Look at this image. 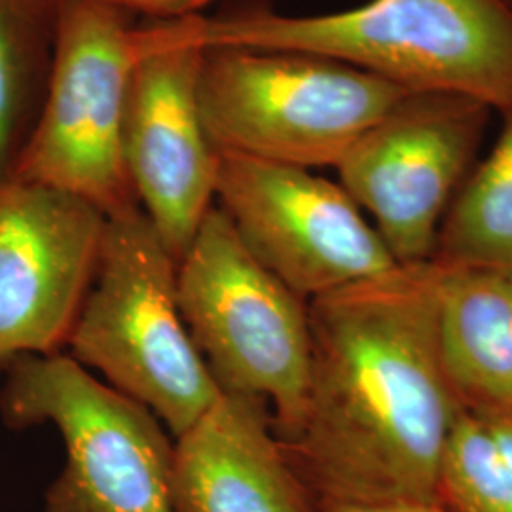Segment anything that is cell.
<instances>
[{
    "instance_id": "1",
    "label": "cell",
    "mask_w": 512,
    "mask_h": 512,
    "mask_svg": "<svg viewBox=\"0 0 512 512\" xmlns=\"http://www.w3.org/2000/svg\"><path fill=\"white\" fill-rule=\"evenodd\" d=\"M444 266L401 264L308 302L302 418L279 439L321 509L439 501L461 406L437 342Z\"/></svg>"
},
{
    "instance_id": "2",
    "label": "cell",
    "mask_w": 512,
    "mask_h": 512,
    "mask_svg": "<svg viewBox=\"0 0 512 512\" xmlns=\"http://www.w3.org/2000/svg\"><path fill=\"white\" fill-rule=\"evenodd\" d=\"M205 48L239 46L323 55L406 92L473 97L512 109V6L507 0H366L315 16L243 10L198 16Z\"/></svg>"
},
{
    "instance_id": "3",
    "label": "cell",
    "mask_w": 512,
    "mask_h": 512,
    "mask_svg": "<svg viewBox=\"0 0 512 512\" xmlns=\"http://www.w3.org/2000/svg\"><path fill=\"white\" fill-rule=\"evenodd\" d=\"M177 277L179 260L141 209L107 220L92 287L65 348L147 406L173 439L220 395L184 325Z\"/></svg>"
},
{
    "instance_id": "4",
    "label": "cell",
    "mask_w": 512,
    "mask_h": 512,
    "mask_svg": "<svg viewBox=\"0 0 512 512\" xmlns=\"http://www.w3.org/2000/svg\"><path fill=\"white\" fill-rule=\"evenodd\" d=\"M404 93L348 63L291 50L205 48L200 74L213 147L306 169L340 164Z\"/></svg>"
},
{
    "instance_id": "5",
    "label": "cell",
    "mask_w": 512,
    "mask_h": 512,
    "mask_svg": "<svg viewBox=\"0 0 512 512\" xmlns=\"http://www.w3.org/2000/svg\"><path fill=\"white\" fill-rule=\"evenodd\" d=\"M6 366L4 423H50L65 446L42 512H173L175 439L147 406L67 353L21 355Z\"/></svg>"
},
{
    "instance_id": "6",
    "label": "cell",
    "mask_w": 512,
    "mask_h": 512,
    "mask_svg": "<svg viewBox=\"0 0 512 512\" xmlns=\"http://www.w3.org/2000/svg\"><path fill=\"white\" fill-rule=\"evenodd\" d=\"M184 325L224 393L272 404L277 439L304 410L310 368L308 300L266 270L213 207L179 262Z\"/></svg>"
},
{
    "instance_id": "7",
    "label": "cell",
    "mask_w": 512,
    "mask_h": 512,
    "mask_svg": "<svg viewBox=\"0 0 512 512\" xmlns=\"http://www.w3.org/2000/svg\"><path fill=\"white\" fill-rule=\"evenodd\" d=\"M137 21L107 0H61L54 61L35 128L10 175L73 194L107 219L141 209L124 118Z\"/></svg>"
},
{
    "instance_id": "8",
    "label": "cell",
    "mask_w": 512,
    "mask_h": 512,
    "mask_svg": "<svg viewBox=\"0 0 512 512\" xmlns=\"http://www.w3.org/2000/svg\"><path fill=\"white\" fill-rule=\"evenodd\" d=\"M203 55L196 16L137 23L126 164L141 211L179 262L215 207L219 152L200 107Z\"/></svg>"
},
{
    "instance_id": "9",
    "label": "cell",
    "mask_w": 512,
    "mask_h": 512,
    "mask_svg": "<svg viewBox=\"0 0 512 512\" xmlns=\"http://www.w3.org/2000/svg\"><path fill=\"white\" fill-rule=\"evenodd\" d=\"M492 109L473 97L406 92L336 165L397 264L435 255L440 226L475 167Z\"/></svg>"
},
{
    "instance_id": "10",
    "label": "cell",
    "mask_w": 512,
    "mask_h": 512,
    "mask_svg": "<svg viewBox=\"0 0 512 512\" xmlns=\"http://www.w3.org/2000/svg\"><path fill=\"white\" fill-rule=\"evenodd\" d=\"M215 200L247 251L308 302L401 266L344 186L306 167L219 152Z\"/></svg>"
},
{
    "instance_id": "11",
    "label": "cell",
    "mask_w": 512,
    "mask_h": 512,
    "mask_svg": "<svg viewBox=\"0 0 512 512\" xmlns=\"http://www.w3.org/2000/svg\"><path fill=\"white\" fill-rule=\"evenodd\" d=\"M107 220L73 194L0 177V365L65 353Z\"/></svg>"
},
{
    "instance_id": "12",
    "label": "cell",
    "mask_w": 512,
    "mask_h": 512,
    "mask_svg": "<svg viewBox=\"0 0 512 512\" xmlns=\"http://www.w3.org/2000/svg\"><path fill=\"white\" fill-rule=\"evenodd\" d=\"M173 512H323L296 475L268 403L220 391L175 439Z\"/></svg>"
},
{
    "instance_id": "13",
    "label": "cell",
    "mask_w": 512,
    "mask_h": 512,
    "mask_svg": "<svg viewBox=\"0 0 512 512\" xmlns=\"http://www.w3.org/2000/svg\"><path fill=\"white\" fill-rule=\"evenodd\" d=\"M442 266L437 342L452 395L467 414L512 410V274Z\"/></svg>"
},
{
    "instance_id": "14",
    "label": "cell",
    "mask_w": 512,
    "mask_h": 512,
    "mask_svg": "<svg viewBox=\"0 0 512 512\" xmlns=\"http://www.w3.org/2000/svg\"><path fill=\"white\" fill-rule=\"evenodd\" d=\"M61 0H0V177L12 171L48 88Z\"/></svg>"
},
{
    "instance_id": "15",
    "label": "cell",
    "mask_w": 512,
    "mask_h": 512,
    "mask_svg": "<svg viewBox=\"0 0 512 512\" xmlns=\"http://www.w3.org/2000/svg\"><path fill=\"white\" fill-rule=\"evenodd\" d=\"M492 152L471 169L440 226L433 260L512 274V109Z\"/></svg>"
},
{
    "instance_id": "16",
    "label": "cell",
    "mask_w": 512,
    "mask_h": 512,
    "mask_svg": "<svg viewBox=\"0 0 512 512\" xmlns=\"http://www.w3.org/2000/svg\"><path fill=\"white\" fill-rule=\"evenodd\" d=\"M439 503L448 512H512V469L473 414L461 412L446 444Z\"/></svg>"
},
{
    "instance_id": "17",
    "label": "cell",
    "mask_w": 512,
    "mask_h": 512,
    "mask_svg": "<svg viewBox=\"0 0 512 512\" xmlns=\"http://www.w3.org/2000/svg\"><path fill=\"white\" fill-rule=\"evenodd\" d=\"M129 14L147 16L148 19H181L202 16L205 6L217 0H107Z\"/></svg>"
},
{
    "instance_id": "18",
    "label": "cell",
    "mask_w": 512,
    "mask_h": 512,
    "mask_svg": "<svg viewBox=\"0 0 512 512\" xmlns=\"http://www.w3.org/2000/svg\"><path fill=\"white\" fill-rule=\"evenodd\" d=\"M476 418L486 425V429L490 431L501 456L505 458L512 469V410L490 414V416H476Z\"/></svg>"
},
{
    "instance_id": "19",
    "label": "cell",
    "mask_w": 512,
    "mask_h": 512,
    "mask_svg": "<svg viewBox=\"0 0 512 512\" xmlns=\"http://www.w3.org/2000/svg\"><path fill=\"white\" fill-rule=\"evenodd\" d=\"M323 512H448L439 501L429 503H393L374 507H330Z\"/></svg>"
},
{
    "instance_id": "20",
    "label": "cell",
    "mask_w": 512,
    "mask_h": 512,
    "mask_svg": "<svg viewBox=\"0 0 512 512\" xmlns=\"http://www.w3.org/2000/svg\"><path fill=\"white\" fill-rule=\"evenodd\" d=\"M507 2H509V4H511V6H512V0H507Z\"/></svg>"
}]
</instances>
